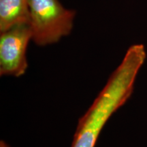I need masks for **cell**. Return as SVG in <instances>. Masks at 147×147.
<instances>
[{"mask_svg":"<svg viewBox=\"0 0 147 147\" xmlns=\"http://www.w3.org/2000/svg\"><path fill=\"white\" fill-rule=\"evenodd\" d=\"M21 24L29 25V0H0V32Z\"/></svg>","mask_w":147,"mask_h":147,"instance_id":"obj_4","label":"cell"},{"mask_svg":"<svg viewBox=\"0 0 147 147\" xmlns=\"http://www.w3.org/2000/svg\"><path fill=\"white\" fill-rule=\"evenodd\" d=\"M29 8L32 40L37 45H53L70 34L76 12L59 0H29Z\"/></svg>","mask_w":147,"mask_h":147,"instance_id":"obj_2","label":"cell"},{"mask_svg":"<svg viewBox=\"0 0 147 147\" xmlns=\"http://www.w3.org/2000/svg\"><path fill=\"white\" fill-rule=\"evenodd\" d=\"M32 40L29 24H21L1 32L0 75L21 77L28 68L27 49Z\"/></svg>","mask_w":147,"mask_h":147,"instance_id":"obj_3","label":"cell"},{"mask_svg":"<svg viewBox=\"0 0 147 147\" xmlns=\"http://www.w3.org/2000/svg\"><path fill=\"white\" fill-rule=\"evenodd\" d=\"M0 147H10V146L5 141L1 140V142H0Z\"/></svg>","mask_w":147,"mask_h":147,"instance_id":"obj_5","label":"cell"},{"mask_svg":"<svg viewBox=\"0 0 147 147\" xmlns=\"http://www.w3.org/2000/svg\"><path fill=\"white\" fill-rule=\"evenodd\" d=\"M141 67L136 59H123L90 108L79 119L71 147H95L106 123L131 97Z\"/></svg>","mask_w":147,"mask_h":147,"instance_id":"obj_1","label":"cell"}]
</instances>
